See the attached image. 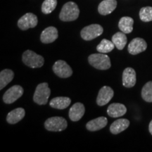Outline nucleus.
<instances>
[{"label": "nucleus", "instance_id": "nucleus-1", "mask_svg": "<svg viewBox=\"0 0 152 152\" xmlns=\"http://www.w3.org/2000/svg\"><path fill=\"white\" fill-rule=\"evenodd\" d=\"M80 10L77 5L73 1H68L63 6L59 18L62 21H73L78 18Z\"/></svg>", "mask_w": 152, "mask_h": 152}, {"label": "nucleus", "instance_id": "nucleus-2", "mask_svg": "<svg viewBox=\"0 0 152 152\" xmlns=\"http://www.w3.org/2000/svg\"><path fill=\"white\" fill-rule=\"evenodd\" d=\"M88 61L93 67L98 70H107L111 68V60L109 56L100 53L93 54L88 57Z\"/></svg>", "mask_w": 152, "mask_h": 152}, {"label": "nucleus", "instance_id": "nucleus-3", "mask_svg": "<svg viewBox=\"0 0 152 152\" xmlns=\"http://www.w3.org/2000/svg\"><path fill=\"white\" fill-rule=\"evenodd\" d=\"M51 94L48 83H43L39 84L36 87L33 96V100L39 105H45L48 102V99Z\"/></svg>", "mask_w": 152, "mask_h": 152}, {"label": "nucleus", "instance_id": "nucleus-4", "mask_svg": "<svg viewBox=\"0 0 152 152\" xmlns=\"http://www.w3.org/2000/svg\"><path fill=\"white\" fill-rule=\"evenodd\" d=\"M22 59L26 66L32 68H40L45 63L42 56L31 50L26 51L23 54Z\"/></svg>", "mask_w": 152, "mask_h": 152}, {"label": "nucleus", "instance_id": "nucleus-5", "mask_svg": "<svg viewBox=\"0 0 152 152\" xmlns=\"http://www.w3.org/2000/svg\"><path fill=\"white\" fill-rule=\"evenodd\" d=\"M68 126L67 121L62 117H52L45 121V127L47 130L52 132H61L65 130Z\"/></svg>", "mask_w": 152, "mask_h": 152}, {"label": "nucleus", "instance_id": "nucleus-6", "mask_svg": "<svg viewBox=\"0 0 152 152\" xmlns=\"http://www.w3.org/2000/svg\"><path fill=\"white\" fill-rule=\"evenodd\" d=\"M103 32V28L100 25L92 24L83 28L80 32V35L83 39L90 41L100 36Z\"/></svg>", "mask_w": 152, "mask_h": 152}, {"label": "nucleus", "instance_id": "nucleus-7", "mask_svg": "<svg viewBox=\"0 0 152 152\" xmlns=\"http://www.w3.org/2000/svg\"><path fill=\"white\" fill-rule=\"evenodd\" d=\"M53 71L58 77L61 78H67L71 77L73 74L71 66L63 60H58L55 62L53 66Z\"/></svg>", "mask_w": 152, "mask_h": 152}, {"label": "nucleus", "instance_id": "nucleus-8", "mask_svg": "<svg viewBox=\"0 0 152 152\" xmlns=\"http://www.w3.org/2000/svg\"><path fill=\"white\" fill-rule=\"evenodd\" d=\"M23 88L20 85H14L9 89L3 96V101L5 104H11L20 97L23 94Z\"/></svg>", "mask_w": 152, "mask_h": 152}, {"label": "nucleus", "instance_id": "nucleus-9", "mask_svg": "<svg viewBox=\"0 0 152 152\" xmlns=\"http://www.w3.org/2000/svg\"><path fill=\"white\" fill-rule=\"evenodd\" d=\"M38 23L37 17L32 13L25 14L18 20V26L20 30H26L37 26Z\"/></svg>", "mask_w": 152, "mask_h": 152}, {"label": "nucleus", "instance_id": "nucleus-10", "mask_svg": "<svg viewBox=\"0 0 152 152\" xmlns=\"http://www.w3.org/2000/svg\"><path fill=\"white\" fill-rule=\"evenodd\" d=\"M147 48V44L144 39L136 37L128 45V52L132 55H136L144 52Z\"/></svg>", "mask_w": 152, "mask_h": 152}, {"label": "nucleus", "instance_id": "nucleus-11", "mask_svg": "<svg viewBox=\"0 0 152 152\" xmlns=\"http://www.w3.org/2000/svg\"><path fill=\"white\" fill-rule=\"evenodd\" d=\"M114 95V92L110 87L104 86L100 89L98 93L97 99H96V104L99 106H102L107 104Z\"/></svg>", "mask_w": 152, "mask_h": 152}, {"label": "nucleus", "instance_id": "nucleus-12", "mask_svg": "<svg viewBox=\"0 0 152 152\" xmlns=\"http://www.w3.org/2000/svg\"><path fill=\"white\" fill-rule=\"evenodd\" d=\"M136 72L132 68H125L123 73V85L128 88L134 87L136 84Z\"/></svg>", "mask_w": 152, "mask_h": 152}, {"label": "nucleus", "instance_id": "nucleus-13", "mask_svg": "<svg viewBox=\"0 0 152 152\" xmlns=\"http://www.w3.org/2000/svg\"><path fill=\"white\" fill-rule=\"evenodd\" d=\"M58 37V30L55 27L50 26L47 28L41 33L40 40L42 43L49 44L54 42Z\"/></svg>", "mask_w": 152, "mask_h": 152}, {"label": "nucleus", "instance_id": "nucleus-14", "mask_svg": "<svg viewBox=\"0 0 152 152\" xmlns=\"http://www.w3.org/2000/svg\"><path fill=\"white\" fill-rule=\"evenodd\" d=\"M85 109L83 104L75 103L71 106L69 110V118L73 122L78 121L83 118L85 114Z\"/></svg>", "mask_w": 152, "mask_h": 152}, {"label": "nucleus", "instance_id": "nucleus-15", "mask_svg": "<svg viewBox=\"0 0 152 152\" xmlns=\"http://www.w3.org/2000/svg\"><path fill=\"white\" fill-rule=\"evenodd\" d=\"M117 7L116 0H104L99 4L98 7V11L101 15H106L111 14Z\"/></svg>", "mask_w": 152, "mask_h": 152}, {"label": "nucleus", "instance_id": "nucleus-16", "mask_svg": "<svg viewBox=\"0 0 152 152\" xmlns=\"http://www.w3.org/2000/svg\"><path fill=\"white\" fill-rule=\"evenodd\" d=\"M127 112L125 105L119 103H113L108 107L107 113L112 118H118L124 115Z\"/></svg>", "mask_w": 152, "mask_h": 152}, {"label": "nucleus", "instance_id": "nucleus-17", "mask_svg": "<svg viewBox=\"0 0 152 152\" xmlns=\"http://www.w3.org/2000/svg\"><path fill=\"white\" fill-rule=\"evenodd\" d=\"M130 125V121L128 119H118L112 123L110 126V131L112 134H117L126 130Z\"/></svg>", "mask_w": 152, "mask_h": 152}, {"label": "nucleus", "instance_id": "nucleus-18", "mask_svg": "<svg viewBox=\"0 0 152 152\" xmlns=\"http://www.w3.org/2000/svg\"><path fill=\"white\" fill-rule=\"evenodd\" d=\"M108 123V120L106 117L101 116L97 118L92 120L88 122L86 125V128L88 130L94 132V131L99 130L101 129L104 128Z\"/></svg>", "mask_w": 152, "mask_h": 152}, {"label": "nucleus", "instance_id": "nucleus-19", "mask_svg": "<svg viewBox=\"0 0 152 152\" xmlns=\"http://www.w3.org/2000/svg\"><path fill=\"white\" fill-rule=\"evenodd\" d=\"M71 99L66 96H58V97L53 98L49 102V105L51 107L56 109H65L71 104Z\"/></svg>", "mask_w": 152, "mask_h": 152}, {"label": "nucleus", "instance_id": "nucleus-20", "mask_svg": "<svg viewBox=\"0 0 152 152\" xmlns=\"http://www.w3.org/2000/svg\"><path fill=\"white\" fill-rule=\"evenodd\" d=\"M26 112L23 108H17L9 112L7 116V121L9 124H16L23 118Z\"/></svg>", "mask_w": 152, "mask_h": 152}, {"label": "nucleus", "instance_id": "nucleus-21", "mask_svg": "<svg viewBox=\"0 0 152 152\" xmlns=\"http://www.w3.org/2000/svg\"><path fill=\"white\" fill-rule=\"evenodd\" d=\"M134 20L128 16H124L121 18L118 23V27L120 30L125 34L130 33L133 30Z\"/></svg>", "mask_w": 152, "mask_h": 152}, {"label": "nucleus", "instance_id": "nucleus-22", "mask_svg": "<svg viewBox=\"0 0 152 152\" xmlns=\"http://www.w3.org/2000/svg\"><path fill=\"white\" fill-rule=\"evenodd\" d=\"M14 77V73L10 69H4L0 73V90L10 83Z\"/></svg>", "mask_w": 152, "mask_h": 152}, {"label": "nucleus", "instance_id": "nucleus-23", "mask_svg": "<svg viewBox=\"0 0 152 152\" xmlns=\"http://www.w3.org/2000/svg\"><path fill=\"white\" fill-rule=\"evenodd\" d=\"M112 42L114 43L115 47L119 50H123L126 45L128 39L125 33L121 32H118L112 37Z\"/></svg>", "mask_w": 152, "mask_h": 152}, {"label": "nucleus", "instance_id": "nucleus-24", "mask_svg": "<svg viewBox=\"0 0 152 152\" xmlns=\"http://www.w3.org/2000/svg\"><path fill=\"white\" fill-rule=\"evenodd\" d=\"M115 45L113 42H111L110 40H108L106 39H104L101 41V42L96 47V50L99 53H104V54H106L111 52L112 50L115 47Z\"/></svg>", "mask_w": 152, "mask_h": 152}, {"label": "nucleus", "instance_id": "nucleus-25", "mask_svg": "<svg viewBox=\"0 0 152 152\" xmlns=\"http://www.w3.org/2000/svg\"><path fill=\"white\" fill-rule=\"evenodd\" d=\"M142 97L147 102H152V81L146 83L142 87Z\"/></svg>", "mask_w": 152, "mask_h": 152}, {"label": "nucleus", "instance_id": "nucleus-26", "mask_svg": "<svg viewBox=\"0 0 152 152\" xmlns=\"http://www.w3.org/2000/svg\"><path fill=\"white\" fill-rule=\"evenodd\" d=\"M57 0H45L42 5V11L43 14H49L56 9Z\"/></svg>", "mask_w": 152, "mask_h": 152}, {"label": "nucleus", "instance_id": "nucleus-27", "mask_svg": "<svg viewBox=\"0 0 152 152\" xmlns=\"http://www.w3.org/2000/svg\"><path fill=\"white\" fill-rule=\"evenodd\" d=\"M140 18L143 22L152 21V7H143L140 11Z\"/></svg>", "mask_w": 152, "mask_h": 152}, {"label": "nucleus", "instance_id": "nucleus-28", "mask_svg": "<svg viewBox=\"0 0 152 152\" xmlns=\"http://www.w3.org/2000/svg\"><path fill=\"white\" fill-rule=\"evenodd\" d=\"M149 132L151 133L152 134V121L150 122L149 123Z\"/></svg>", "mask_w": 152, "mask_h": 152}]
</instances>
